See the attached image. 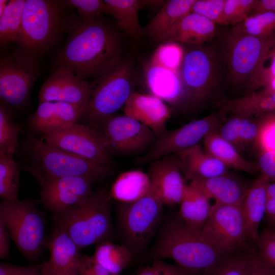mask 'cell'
Masks as SVG:
<instances>
[{"label": "cell", "instance_id": "obj_33", "mask_svg": "<svg viewBox=\"0 0 275 275\" xmlns=\"http://www.w3.org/2000/svg\"><path fill=\"white\" fill-rule=\"evenodd\" d=\"M133 253L126 245L106 241L97 244L92 258L111 275H119L130 263Z\"/></svg>", "mask_w": 275, "mask_h": 275}, {"label": "cell", "instance_id": "obj_57", "mask_svg": "<svg viewBox=\"0 0 275 275\" xmlns=\"http://www.w3.org/2000/svg\"><path fill=\"white\" fill-rule=\"evenodd\" d=\"M64 275H79V274L77 272H72V273H67Z\"/></svg>", "mask_w": 275, "mask_h": 275}, {"label": "cell", "instance_id": "obj_47", "mask_svg": "<svg viewBox=\"0 0 275 275\" xmlns=\"http://www.w3.org/2000/svg\"><path fill=\"white\" fill-rule=\"evenodd\" d=\"M259 103L267 114H275V89L264 87L257 94Z\"/></svg>", "mask_w": 275, "mask_h": 275}, {"label": "cell", "instance_id": "obj_21", "mask_svg": "<svg viewBox=\"0 0 275 275\" xmlns=\"http://www.w3.org/2000/svg\"><path fill=\"white\" fill-rule=\"evenodd\" d=\"M46 246L50 255L48 261L40 265L42 275L79 274L80 250L68 235L54 228Z\"/></svg>", "mask_w": 275, "mask_h": 275}, {"label": "cell", "instance_id": "obj_10", "mask_svg": "<svg viewBox=\"0 0 275 275\" xmlns=\"http://www.w3.org/2000/svg\"><path fill=\"white\" fill-rule=\"evenodd\" d=\"M226 109L190 121L173 130L166 129L158 135L150 149L145 154L138 157L135 162L143 164L169 155L177 154L199 143L209 133L216 131L226 120Z\"/></svg>", "mask_w": 275, "mask_h": 275}, {"label": "cell", "instance_id": "obj_13", "mask_svg": "<svg viewBox=\"0 0 275 275\" xmlns=\"http://www.w3.org/2000/svg\"><path fill=\"white\" fill-rule=\"evenodd\" d=\"M215 63L211 51L200 45L184 52L178 72L187 94L189 110L199 108L211 93L216 75Z\"/></svg>", "mask_w": 275, "mask_h": 275}, {"label": "cell", "instance_id": "obj_52", "mask_svg": "<svg viewBox=\"0 0 275 275\" xmlns=\"http://www.w3.org/2000/svg\"><path fill=\"white\" fill-rule=\"evenodd\" d=\"M31 266L18 265L7 263L0 264V275H25Z\"/></svg>", "mask_w": 275, "mask_h": 275}, {"label": "cell", "instance_id": "obj_56", "mask_svg": "<svg viewBox=\"0 0 275 275\" xmlns=\"http://www.w3.org/2000/svg\"><path fill=\"white\" fill-rule=\"evenodd\" d=\"M8 1L7 0H1L0 1V15L3 13L5 10L8 3Z\"/></svg>", "mask_w": 275, "mask_h": 275}, {"label": "cell", "instance_id": "obj_6", "mask_svg": "<svg viewBox=\"0 0 275 275\" xmlns=\"http://www.w3.org/2000/svg\"><path fill=\"white\" fill-rule=\"evenodd\" d=\"M0 221L20 252L30 261L41 255L46 246L44 221L34 201H2Z\"/></svg>", "mask_w": 275, "mask_h": 275}, {"label": "cell", "instance_id": "obj_41", "mask_svg": "<svg viewBox=\"0 0 275 275\" xmlns=\"http://www.w3.org/2000/svg\"><path fill=\"white\" fill-rule=\"evenodd\" d=\"M259 258L267 265L275 268V230L265 229L259 233L255 242Z\"/></svg>", "mask_w": 275, "mask_h": 275}, {"label": "cell", "instance_id": "obj_54", "mask_svg": "<svg viewBox=\"0 0 275 275\" xmlns=\"http://www.w3.org/2000/svg\"><path fill=\"white\" fill-rule=\"evenodd\" d=\"M267 12H275V0H258L250 15Z\"/></svg>", "mask_w": 275, "mask_h": 275}, {"label": "cell", "instance_id": "obj_2", "mask_svg": "<svg viewBox=\"0 0 275 275\" xmlns=\"http://www.w3.org/2000/svg\"><path fill=\"white\" fill-rule=\"evenodd\" d=\"M109 191L94 190L83 202L53 214L54 228L68 235L81 251L113 236Z\"/></svg>", "mask_w": 275, "mask_h": 275}, {"label": "cell", "instance_id": "obj_24", "mask_svg": "<svg viewBox=\"0 0 275 275\" xmlns=\"http://www.w3.org/2000/svg\"><path fill=\"white\" fill-rule=\"evenodd\" d=\"M189 185L209 200L214 199L216 205H240L248 187L228 173L193 181Z\"/></svg>", "mask_w": 275, "mask_h": 275}, {"label": "cell", "instance_id": "obj_38", "mask_svg": "<svg viewBox=\"0 0 275 275\" xmlns=\"http://www.w3.org/2000/svg\"><path fill=\"white\" fill-rule=\"evenodd\" d=\"M20 128L10 116L6 105L0 104V151L13 156L18 145Z\"/></svg>", "mask_w": 275, "mask_h": 275}, {"label": "cell", "instance_id": "obj_30", "mask_svg": "<svg viewBox=\"0 0 275 275\" xmlns=\"http://www.w3.org/2000/svg\"><path fill=\"white\" fill-rule=\"evenodd\" d=\"M105 13L116 20L117 27L132 39H139L143 30L139 19V11L146 6L145 1L105 0Z\"/></svg>", "mask_w": 275, "mask_h": 275}, {"label": "cell", "instance_id": "obj_18", "mask_svg": "<svg viewBox=\"0 0 275 275\" xmlns=\"http://www.w3.org/2000/svg\"><path fill=\"white\" fill-rule=\"evenodd\" d=\"M148 174L151 188L163 205L181 203L188 185L178 159L169 155L151 162Z\"/></svg>", "mask_w": 275, "mask_h": 275}, {"label": "cell", "instance_id": "obj_51", "mask_svg": "<svg viewBox=\"0 0 275 275\" xmlns=\"http://www.w3.org/2000/svg\"><path fill=\"white\" fill-rule=\"evenodd\" d=\"M10 235L7 228L0 221V258L7 259L9 257L11 244Z\"/></svg>", "mask_w": 275, "mask_h": 275}, {"label": "cell", "instance_id": "obj_23", "mask_svg": "<svg viewBox=\"0 0 275 275\" xmlns=\"http://www.w3.org/2000/svg\"><path fill=\"white\" fill-rule=\"evenodd\" d=\"M184 177L191 181L226 174L228 168L198 144L177 154Z\"/></svg>", "mask_w": 275, "mask_h": 275}, {"label": "cell", "instance_id": "obj_1", "mask_svg": "<svg viewBox=\"0 0 275 275\" xmlns=\"http://www.w3.org/2000/svg\"><path fill=\"white\" fill-rule=\"evenodd\" d=\"M70 23L68 40L56 59L58 67L72 70L85 80L99 77L121 62L119 35L100 17Z\"/></svg>", "mask_w": 275, "mask_h": 275}, {"label": "cell", "instance_id": "obj_28", "mask_svg": "<svg viewBox=\"0 0 275 275\" xmlns=\"http://www.w3.org/2000/svg\"><path fill=\"white\" fill-rule=\"evenodd\" d=\"M196 1L171 0L166 2L143 30V33L161 42L180 20L191 12Z\"/></svg>", "mask_w": 275, "mask_h": 275}, {"label": "cell", "instance_id": "obj_17", "mask_svg": "<svg viewBox=\"0 0 275 275\" xmlns=\"http://www.w3.org/2000/svg\"><path fill=\"white\" fill-rule=\"evenodd\" d=\"M92 85L70 69L60 67L44 82L39 91V102H61L87 107Z\"/></svg>", "mask_w": 275, "mask_h": 275}, {"label": "cell", "instance_id": "obj_4", "mask_svg": "<svg viewBox=\"0 0 275 275\" xmlns=\"http://www.w3.org/2000/svg\"><path fill=\"white\" fill-rule=\"evenodd\" d=\"M22 148L28 161L25 169L36 179L81 176L94 182L108 176L113 167L100 164L50 145L28 134Z\"/></svg>", "mask_w": 275, "mask_h": 275}, {"label": "cell", "instance_id": "obj_43", "mask_svg": "<svg viewBox=\"0 0 275 275\" xmlns=\"http://www.w3.org/2000/svg\"><path fill=\"white\" fill-rule=\"evenodd\" d=\"M67 4L76 8L82 18L92 20L100 17L101 13H104L105 4L101 0H69Z\"/></svg>", "mask_w": 275, "mask_h": 275}, {"label": "cell", "instance_id": "obj_42", "mask_svg": "<svg viewBox=\"0 0 275 275\" xmlns=\"http://www.w3.org/2000/svg\"><path fill=\"white\" fill-rule=\"evenodd\" d=\"M225 2L226 0H197L191 12L207 18L215 24H224Z\"/></svg>", "mask_w": 275, "mask_h": 275}, {"label": "cell", "instance_id": "obj_12", "mask_svg": "<svg viewBox=\"0 0 275 275\" xmlns=\"http://www.w3.org/2000/svg\"><path fill=\"white\" fill-rule=\"evenodd\" d=\"M201 232L227 255L250 248L241 204L213 205Z\"/></svg>", "mask_w": 275, "mask_h": 275}, {"label": "cell", "instance_id": "obj_20", "mask_svg": "<svg viewBox=\"0 0 275 275\" xmlns=\"http://www.w3.org/2000/svg\"><path fill=\"white\" fill-rule=\"evenodd\" d=\"M145 76L151 95L182 110H189L187 94L178 71L150 61L146 68Z\"/></svg>", "mask_w": 275, "mask_h": 275}, {"label": "cell", "instance_id": "obj_29", "mask_svg": "<svg viewBox=\"0 0 275 275\" xmlns=\"http://www.w3.org/2000/svg\"><path fill=\"white\" fill-rule=\"evenodd\" d=\"M205 151L222 162L226 167L254 174L259 171L257 163L244 159L232 144L224 140L214 131L203 139Z\"/></svg>", "mask_w": 275, "mask_h": 275}, {"label": "cell", "instance_id": "obj_31", "mask_svg": "<svg viewBox=\"0 0 275 275\" xmlns=\"http://www.w3.org/2000/svg\"><path fill=\"white\" fill-rule=\"evenodd\" d=\"M180 204L179 216L183 223L191 230L201 231L212 212L209 200L189 184Z\"/></svg>", "mask_w": 275, "mask_h": 275}, {"label": "cell", "instance_id": "obj_35", "mask_svg": "<svg viewBox=\"0 0 275 275\" xmlns=\"http://www.w3.org/2000/svg\"><path fill=\"white\" fill-rule=\"evenodd\" d=\"M253 251L250 248L231 254L203 275H251Z\"/></svg>", "mask_w": 275, "mask_h": 275}, {"label": "cell", "instance_id": "obj_55", "mask_svg": "<svg viewBox=\"0 0 275 275\" xmlns=\"http://www.w3.org/2000/svg\"><path fill=\"white\" fill-rule=\"evenodd\" d=\"M25 275H42L40 266L31 265L30 270Z\"/></svg>", "mask_w": 275, "mask_h": 275}, {"label": "cell", "instance_id": "obj_49", "mask_svg": "<svg viewBox=\"0 0 275 275\" xmlns=\"http://www.w3.org/2000/svg\"><path fill=\"white\" fill-rule=\"evenodd\" d=\"M251 275H275V268L263 262L254 249Z\"/></svg>", "mask_w": 275, "mask_h": 275}, {"label": "cell", "instance_id": "obj_15", "mask_svg": "<svg viewBox=\"0 0 275 275\" xmlns=\"http://www.w3.org/2000/svg\"><path fill=\"white\" fill-rule=\"evenodd\" d=\"M47 144L100 164L113 167L114 161L104 139L96 128L75 123L61 130L43 134Z\"/></svg>", "mask_w": 275, "mask_h": 275}, {"label": "cell", "instance_id": "obj_26", "mask_svg": "<svg viewBox=\"0 0 275 275\" xmlns=\"http://www.w3.org/2000/svg\"><path fill=\"white\" fill-rule=\"evenodd\" d=\"M216 33L215 23L200 14L191 12L171 29L161 42L172 41L200 45L211 40Z\"/></svg>", "mask_w": 275, "mask_h": 275}, {"label": "cell", "instance_id": "obj_22", "mask_svg": "<svg viewBox=\"0 0 275 275\" xmlns=\"http://www.w3.org/2000/svg\"><path fill=\"white\" fill-rule=\"evenodd\" d=\"M124 114L149 127L157 135L166 129L171 111L164 102L151 94L133 91L124 105Z\"/></svg>", "mask_w": 275, "mask_h": 275}, {"label": "cell", "instance_id": "obj_45", "mask_svg": "<svg viewBox=\"0 0 275 275\" xmlns=\"http://www.w3.org/2000/svg\"><path fill=\"white\" fill-rule=\"evenodd\" d=\"M195 272L178 265L170 264L160 259H155L151 265L143 269L138 275H194Z\"/></svg>", "mask_w": 275, "mask_h": 275}, {"label": "cell", "instance_id": "obj_16", "mask_svg": "<svg viewBox=\"0 0 275 275\" xmlns=\"http://www.w3.org/2000/svg\"><path fill=\"white\" fill-rule=\"evenodd\" d=\"M40 202L54 214L79 204L93 194V180L81 176L40 177Z\"/></svg>", "mask_w": 275, "mask_h": 275}, {"label": "cell", "instance_id": "obj_48", "mask_svg": "<svg viewBox=\"0 0 275 275\" xmlns=\"http://www.w3.org/2000/svg\"><path fill=\"white\" fill-rule=\"evenodd\" d=\"M265 216L268 225L275 228V181L269 182L267 187Z\"/></svg>", "mask_w": 275, "mask_h": 275}, {"label": "cell", "instance_id": "obj_37", "mask_svg": "<svg viewBox=\"0 0 275 275\" xmlns=\"http://www.w3.org/2000/svg\"><path fill=\"white\" fill-rule=\"evenodd\" d=\"M246 34L262 39L275 37V12L249 15L234 27Z\"/></svg>", "mask_w": 275, "mask_h": 275}, {"label": "cell", "instance_id": "obj_34", "mask_svg": "<svg viewBox=\"0 0 275 275\" xmlns=\"http://www.w3.org/2000/svg\"><path fill=\"white\" fill-rule=\"evenodd\" d=\"M25 0H11L0 15V43L17 41L21 25Z\"/></svg>", "mask_w": 275, "mask_h": 275}, {"label": "cell", "instance_id": "obj_27", "mask_svg": "<svg viewBox=\"0 0 275 275\" xmlns=\"http://www.w3.org/2000/svg\"><path fill=\"white\" fill-rule=\"evenodd\" d=\"M261 125L259 118L232 113L221 126L218 132L239 152L244 147L257 145Z\"/></svg>", "mask_w": 275, "mask_h": 275}, {"label": "cell", "instance_id": "obj_3", "mask_svg": "<svg viewBox=\"0 0 275 275\" xmlns=\"http://www.w3.org/2000/svg\"><path fill=\"white\" fill-rule=\"evenodd\" d=\"M152 254L155 259H170L177 265L196 272L213 268L229 255L201 231L188 228L181 219L172 220L165 225Z\"/></svg>", "mask_w": 275, "mask_h": 275}, {"label": "cell", "instance_id": "obj_36", "mask_svg": "<svg viewBox=\"0 0 275 275\" xmlns=\"http://www.w3.org/2000/svg\"><path fill=\"white\" fill-rule=\"evenodd\" d=\"M19 170L13 156L0 151V197L3 201L18 200Z\"/></svg>", "mask_w": 275, "mask_h": 275}, {"label": "cell", "instance_id": "obj_46", "mask_svg": "<svg viewBox=\"0 0 275 275\" xmlns=\"http://www.w3.org/2000/svg\"><path fill=\"white\" fill-rule=\"evenodd\" d=\"M257 164L261 172L260 175L267 179L269 182L275 181L274 151L260 150Z\"/></svg>", "mask_w": 275, "mask_h": 275}, {"label": "cell", "instance_id": "obj_5", "mask_svg": "<svg viewBox=\"0 0 275 275\" xmlns=\"http://www.w3.org/2000/svg\"><path fill=\"white\" fill-rule=\"evenodd\" d=\"M275 45V37L262 39L233 28L226 40L228 73L235 85H245L249 94L260 87L265 63Z\"/></svg>", "mask_w": 275, "mask_h": 275}, {"label": "cell", "instance_id": "obj_39", "mask_svg": "<svg viewBox=\"0 0 275 275\" xmlns=\"http://www.w3.org/2000/svg\"><path fill=\"white\" fill-rule=\"evenodd\" d=\"M184 52L176 42H163L154 52L151 62L167 69L178 71Z\"/></svg>", "mask_w": 275, "mask_h": 275}, {"label": "cell", "instance_id": "obj_9", "mask_svg": "<svg viewBox=\"0 0 275 275\" xmlns=\"http://www.w3.org/2000/svg\"><path fill=\"white\" fill-rule=\"evenodd\" d=\"M163 204L151 188L142 198L131 203H121L118 220L121 235L133 254L148 243L159 220Z\"/></svg>", "mask_w": 275, "mask_h": 275}, {"label": "cell", "instance_id": "obj_19", "mask_svg": "<svg viewBox=\"0 0 275 275\" xmlns=\"http://www.w3.org/2000/svg\"><path fill=\"white\" fill-rule=\"evenodd\" d=\"M86 109L61 102H39L29 118V126L34 132L52 133L76 123Z\"/></svg>", "mask_w": 275, "mask_h": 275}, {"label": "cell", "instance_id": "obj_53", "mask_svg": "<svg viewBox=\"0 0 275 275\" xmlns=\"http://www.w3.org/2000/svg\"><path fill=\"white\" fill-rule=\"evenodd\" d=\"M79 275H97L94 269L92 257L81 254L79 264Z\"/></svg>", "mask_w": 275, "mask_h": 275}, {"label": "cell", "instance_id": "obj_44", "mask_svg": "<svg viewBox=\"0 0 275 275\" xmlns=\"http://www.w3.org/2000/svg\"><path fill=\"white\" fill-rule=\"evenodd\" d=\"M259 119L261 125L257 145L260 150L275 152V114Z\"/></svg>", "mask_w": 275, "mask_h": 275}, {"label": "cell", "instance_id": "obj_32", "mask_svg": "<svg viewBox=\"0 0 275 275\" xmlns=\"http://www.w3.org/2000/svg\"><path fill=\"white\" fill-rule=\"evenodd\" d=\"M151 184L148 174L131 170L121 174L114 183L109 194L121 203L133 202L147 195Z\"/></svg>", "mask_w": 275, "mask_h": 275}, {"label": "cell", "instance_id": "obj_50", "mask_svg": "<svg viewBox=\"0 0 275 275\" xmlns=\"http://www.w3.org/2000/svg\"><path fill=\"white\" fill-rule=\"evenodd\" d=\"M269 60V65L265 67L262 74L261 88L267 86L275 78V45L270 52L267 59Z\"/></svg>", "mask_w": 275, "mask_h": 275}, {"label": "cell", "instance_id": "obj_8", "mask_svg": "<svg viewBox=\"0 0 275 275\" xmlns=\"http://www.w3.org/2000/svg\"><path fill=\"white\" fill-rule=\"evenodd\" d=\"M132 72L128 63L122 61L98 77L83 117L98 128L101 122L124 106L132 89Z\"/></svg>", "mask_w": 275, "mask_h": 275}, {"label": "cell", "instance_id": "obj_25", "mask_svg": "<svg viewBox=\"0 0 275 275\" xmlns=\"http://www.w3.org/2000/svg\"><path fill=\"white\" fill-rule=\"evenodd\" d=\"M269 183L260 175L248 186L241 204L248 236L255 242L259 236L260 224L265 215L266 189Z\"/></svg>", "mask_w": 275, "mask_h": 275}, {"label": "cell", "instance_id": "obj_7", "mask_svg": "<svg viewBox=\"0 0 275 275\" xmlns=\"http://www.w3.org/2000/svg\"><path fill=\"white\" fill-rule=\"evenodd\" d=\"M62 12L57 1L26 0L16 41L22 50L36 56L49 48L67 26Z\"/></svg>", "mask_w": 275, "mask_h": 275}, {"label": "cell", "instance_id": "obj_11", "mask_svg": "<svg viewBox=\"0 0 275 275\" xmlns=\"http://www.w3.org/2000/svg\"><path fill=\"white\" fill-rule=\"evenodd\" d=\"M40 69L35 56L22 51L1 56L0 98L1 102L14 107L24 104Z\"/></svg>", "mask_w": 275, "mask_h": 275}, {"label": "cell", "instance_id": "obj_14", "mask_svg": "<svg viewBox=\"0 0 275 275\" xmlns=\"http://www.w3.org/2000/svg\"><path fill=\"white\" fill-rule=\"evenodd\" d=\"M97 129L111 155L141 152L153 143L157 136L149 127L125 114L109 116L101 122Z\"/></svg>", "mask_w": 275, "mask_h": 275}, {"label": "cell", "instance_id": "obj_40", "mask_svg": "<svg viewBox=\"0 0 275 275\" xmlns=\"http://www.w3.org/2000/svg\"><path fill=\"white\" fill-rule=\"evenodd\" d=\"M258 0H226L224 9V24L237 25L247 17Z\"/></svg>", "mask_w": 275, "mask_h": 275}]
</instances>
